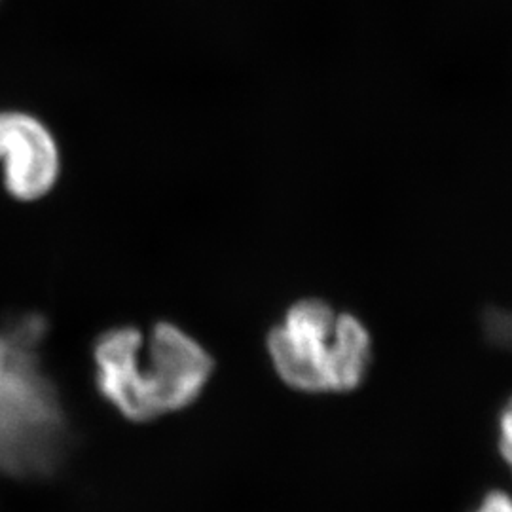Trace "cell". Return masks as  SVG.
<instances>
[{
	"label": "cell",
	"instance_id": "3957f363",
	"mask_svg": "<svg viewBox=\"0 0 512 512\" xmlns=\"http://www.w3.org/2000/svg\"><path fill=\"white\" fill-rule=\"evenodd\" d=\"M277 376L302 393H348L372 365V338L348 311L302 300L285 311L268 336Z\"/></svg>",
	"mask_w": 512,
	"mask_h": 512
},
{
	"label": "cell",
	"instance_id": "7a4b0ae2",
	"mask_svg": "<svg viewBox=\"0 0 512 512\" xmlns=\"http://www.w3.org/2000/svg\"><path fill=\"white\" fill-rule=\"evenodd\" d=\"M42 315L0 327V471L27 475L59 458L69 425L54 380L42 365Z\"/></svg>",
	"mask_w": 512,
	"mask_h": 512
},
{
	"label": "cell",
	"instance_id": "277c9868",
	"mask_svg": "<svg viewBox=\"0 0 512 512\" xmlns=\"http://www.w3.org/2000/svg\"><path fill=\"white\" fill-rule=\"evenodd\" d=\"M0 165L12 198L42 200L54 190L61 173L54 133L31 112L0 110Z\"/></svg>",
	"mask_w": 512,
	"mask_h": 512
},
{
	"label": "cell",
	"instance_id": "6da1fadb",
	"mask_svg": "<svg viewBox=\"0 0 512 512\" xmlns=\"http://www.w3.org/2000/svg\"><path fill=\"white\" fill-rule=\"evenodd\" d=\"M93 365L99 395L135 423L188 408L215 370L198 340L164 321L148 332L135 327L103 332L93 346Z\"/></svg>",
	"mask_w": 512,
	"mask_h": 512
},
{
	"label": "cell",
	"instance_id": "8992f818",
	"mask_svg": "<svg viewBox=\"0 0 512 512\" xmlns=\"http://www.w3.org/2000/svg\"><path fill=\"white\" fill-rule=\"evenodd\" d=\"M511 408L505 406V410L501 412V420H499V452L505 461L511 458Z\"/></svg>",
	"mask_w": 512,
	"mask_h": 512
},
{
	"label": "cell",
	"instance_id": "5b68a950",
	"mask_svg": "<svg viewBox=\"0 0 512 512\" xmlns=\"http://www.w3.org/2000/svg\"><path fill=\"white\" fill-rule=\"evenodd\" d=\"M473 512H512L511 499L501 490H492L480 499Z\"/></svg>",
	"mask_w": 512,
	"mask_h": 512
}]
</instances>
